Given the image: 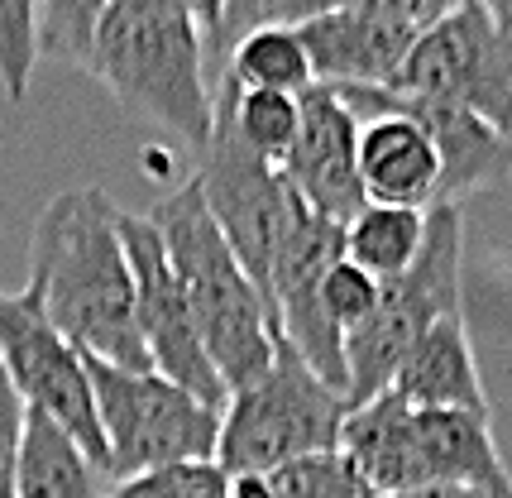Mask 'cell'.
I'll list each match as a JSON object with an SVG mask.
<instances>
[{
    "instance_id": "5b68a950",
    "label": "cell",
    "mask_w": 512,
    "mask_h": 498,
    "mask_svg": "<svg viewBox=\"0 0 512 498\" xmlns=\"http://www.w3.org/2000/svg\"><path fill=\"white\" fill-rule=\"evenodd\" d=\"M101 446L111 479H134L168 465L216 460L221 441V408L192 398L187 388L163 379L154 369H115L87 360Z\"/></svg>"
},
{
    "instance_id": "5bb4252c",
    "label": "cell",
    "mask_w": 512,
    "mask_h": 498,
    "mask_svg": "<svg viewBox=\"0 0 512 498\" xmlns=\"http://www.w3.org/2000/svg\"><path fill=\"white\" fill-rule=\"evenodd\" d=\"M355 91L379 101V106L412 115L426 130V139L436 144L441 182H436V202L431 206H460L474 192L512 178V144L503 135H493L479 115L460 111V106H441V101H422V96H402V91L388 87H355Z\"/></svg>"
},
{
    "instance_id": "9a60e30c",
    "label": "cell",
    "mask_w": 512,
    "mask_h": 498,
    "mask_svg": "<svg viewBox=\"0 0 512 498\" xmlns=\"http://www.w3.org/2000/svg\"><path fill=\"white\" fill-rule=\"evenodd\" d=\"M335 451L350 460L364 494L393 498L426 489L422 460H417V436H412V408L393 388H383L379 398L345 412Z\"/></svg>"
},
{
    "instance_id": "484cf974",
    "label": "cell",
    "mask_w": 512,
    "mask_h": 498,
    "mask_svg": "<svg viewBox=\"0 0 512 498\" xmlns=\"http://www.w3.org/2000/svg\"><path fill=\"white\" fill-rule=\"evenodd\" d=\"M316 297H321V312L331 317L335 331H340V336H350V331L364 326L369 312L379 307V283H374L364 269H355L350 259H335L331 269L321 273Z\"/></svg>"
},
{
    "instance_id": "4dcf8cb0",
    "label": "cell",
    "mask_w": 512,
    "mask_h": 498,
    "mask_svg": "<svg viewBox=\"0 0 512 498\" xmlns=\"http://www.w3.org/2000/svg\"><path fill=\"white\" fill-rule=\"evenodd\" d=\"M398 498H484V494L455 489V484H426V489H417V494H398Z\"/></svg>"
},
{
    "instance_id": "603a6c76",
    "label": "cell",
    "mask_w": 512,
    "mask_h": 498,
    "mask_svg": "<svg viewBox=\"0 0 512 498\" xmlns=\"http://www.w3.org/2000/svg\"><path fill=\"white\" fill-rule=\"evenodd\" d=\"M259 479H264L268 498H369L340 451L302 455V460H288Z\"/></svg>"
},
{
    "instance_id": "30bf717a",
    "label": "cell",
    "mask_w": 512,
    "mask_h": 498,
    "mask_svg": "<svg viewBox=\"0 0 512 498\" xmlns=\"http://www.w3.org/2000/svg\"><path fill=\"white\" fill-rule=\"evenodd\" d=\"M120 240H125V259H130L134 278V317H139V336H144V355L154 364V374L173 379L211 408H225L230 393L211 369L197 317L187 307V293H182L178 273L168 264V249L158 240L154 221L120 211Z\"/></svg>"
},
{
    "instance_id": "44dd1931",
    "label": "cell",
    "mask_w": 512,
    "mask_h": 498,
    "mask_svg": "<svg viewBox=\"0 0 512 498\" xmlns=\"http://www.w3.org/2000/svg\"><path fill=\"white\" fill-rule=\"evenodd\" d=\"M211 106L230 120L235 139L245 144L254 159L283 168L292 139H297V120H302L297 96H283V91H235L221 82L211 91Z\"/></svg>"
},
{
    "instance_id": "f1b7e54d",
    "label": "cell",
    "mask_w": 512,
    "mask_h": 498,
    "mask_svg": "<svg viewBox=\"0 0 512 498\" xmlns=\"http://www.w3.org/2000/svg\"><path fill=\"white\" fill-rule=\"evenodd\" d=\"M182 10H187V20L197 24L206 53H216V48H221L225 15H230V0H182Z\"/></svg>"
},
{
    "instance_id": "4316f807",
    "label": "cell",
    "mask_w": 512,
    "mask_h": 498,
    "mask_svg": "<svg viewBox=\"0 0 512 498\" xmlns=\"http://www.w3.org/2000/svg\"><path fill=\"white\" fill-rule=\"evenodd\" d=\"M340 5L374 10V15L402 24V29H412V34L422 39L426 29H436L446 15H455L465 0H297V5H288V10L278 15V24H297V20H307V15H321V10H340Z\"/></svg>"
},
{
    "instance_id": "ffe728a7",
    "label": "cell",
    "mask_w": 512,
    "mask_h": 498,
    "mask_svg": "<svg viewBox=\"0 0 512 498\" xmlns=\"http://www.w3.org/2000/svg\"><path fill=\"white\" fill-rule=\"evenodd\" d=\"M426 235V211L417 206H379L369 202L345 221V259L364 269L374 283H393L412 269Z\"/></svg>"
},
{
    "instance_id": "7402d4cb",
    "label": "cell",
    "mask_w": 512,
    "mask_h": 498,
    "mask_svg": "<svg viewBox=\"0 0 512 498\" xmlns=\"http://www.w3.org/2000/svg\"><path fill=\"white\" fill-rule=\"evenodd\" d=\"M39 72V0H0V91L20 106Z\"/></svg>"
},
{
    "instance_id": "4fadbf2b",
    "label": "cell",
    "mask_w": 512,
    "mask_h": 498,
    "mask_svg": "<svg viewBox=\"0 0 512 498\" xmlns=\"http://www.w3.org/2000/svg\"><path fill=\"white\" fill-rule=\"evenodd\" d=\"M302 48L312 77L321 87H393L407 53L417 48V34L402 24L383 20L374 10L340 5L297 20Z\"/></svg>"
},
{
    "instance_id": "ba28073f",
    "label": "cell",
    "mask_w": 512,
    "mask_h": 498,
    "mask_svg": "<svg viewBox=\"0 0 512 498\" xmlns=\"http://www.w3.org/2000/svg\"><path fill=\"white\" fill-rule=\"evenodd\" d=\"M388 91L460 106L512 144V39L479 0H465L455 15L426 29Z\"/></svg>"
},
{
    "instance_id": "8fae6325",
    "label": "cell",
    "mask_w": 512,
    "mask_h": 498,
    "mask_svg": "<svg viewBox=\"0 0 512 498\" xmlns=\"http://www.w3.org/2000/svg\"><path fill=\"white\" fill-rule=\"evenodd\" d=\"M297 106H302V120H297V139H292L288 159H283V178L307 202V211L345 226L350 216H359L369 206L364 202V187H359V163H355L359 120L321 82L302 91Z\"/></svg>"
},
{
    "instance_id": "1f68e13d",
    "label": "cell",
    "mask_w": 512,
    "mask_h": 498,
    "mask_svg": "<svg viewBox=\"0 0 512 498\" xmlns=\"http://www.w3.org/2000/svg\"><path fill=\"white\" fill-rule=\"evenodd\" d=\"M479 5L489 10V20L498 24V29H503V34L512 39V0H479Z\"/></svg>"
},
{
    "instance_id": "7a4b0ae2",
    "label": "cell",
    "mask_w": 512,
    "mask_h": 498,
    "mask_svg": "<svg viewBox=\"0 0 512 498\" xmlns=\"http://www.w3.org/2000/svg\"><path fill=\"white\" fill-rule=\"evenodd\" d=\"M87 72L139 120L201 149L211 139L206 44L182 0H111L96 24Z\"/></svg>"
},
{
    "instance_id": "8992f818",
    "label": "cell",
    "mask_w": 512,
    "mask_h": 498,
    "mask_svg": "<svg viewBox=\"0 0 512 498\" xmlns=\"http://www.w3.org/2000/svg\"><path fill=\"white\" fill-rule=\"evenodd\" d=\"M350 403L316 379L307 364L278 340V360L259 384L230 393L221 408L216 465L225 479L268 475L288 460L335 451Z\"/></svg>"
},
{
    "instance_id": "9c48e42d",
    "label": "cell",
    "mask_w": 512,
    "mask_h": 498,
    "mask_svg": "<svg viewBox=\"0 0 512 498\" xmlns=\"http://www.w3.org/2000/svg\"><path fill=\"white\" fill-rule=\"evenodd\" d=\"M0 369L15 384L24 408L58 422L106 470V446H101L96 398H91V379H87V355L53 331V321L44 317V307L34 302L29 288L0 293Z\"/></svg>"
},
{
    "instance_id": "d6a6232c",
    "label": "cell",
    "mask_w": 512,
    "mask_h": 498,
    "mask_svg": "<svg viewBox=\"0 0 512 498\" xmlns=\"http://www.w3.org/2000/svg\"><path fill=\"white\" fill-rule=\"evenodd\" d=\"M288 5H297V0H264V5H259V20H278Z\"/></svg>"
},
{
    "instance_id": "2e32d148",
    "label": "cell",
    "mask_w": 512,
    "mask_h": 498,
    "mask_svg": "<svg viewBox=\"0 0 512 498\" xmlns=\"http://www.w3.org/2000/svg\"><path fill=\"white\" fill-rule=\"evenodd\" d=\"M412 436L426 484H455L484 498H512V475L493 441V412L412 408Z\"/></svg>"
},
{
    "instance_id": "e0dca14e",
    "label": "cell",
    "mask_w": 512,
    "mask_h": 498,
    "mask_svg": "<svg viewBox=\"0 0 512 498\" xmlns=\"http://www.w3.org/2000/svg\"><path fill=\"white\" fill-rule=\"evenodd\" d=\"M393 393L407 408L426 412H493L479 364H474L465 312L426 326L422 340L407 350V360L393 374Z\"/></svg>"
},
{
    "instance_id": "83f0119b",
    "label": "cell",
    "mask_w": 512,
    "mask_h": 498,
    "mask_svg": "<svg viewBox=\"0 0 512 498\" xmlns=\"http://www.w3.org/2000/svg\"><path fill=\"white\" fill-rule=\"evenodd\" d=\"M24 422H29V408L0 369V498H15V460H20Z\"/></svg>"
},
{
    "instance_id": "cb8c5ba5",
    "label": "cell",
    "mask_w": 512,
    "mask_h": 498,
    "mask_svg": "<svg viewBox=\"0 0 512 498\" xmlns=\"http://www.w3.org/2000/svg\"><path fill=\"white\" fill-rule=\"evenodd\" d=\"M111 0H39V58L87 68L96 24Z\"/></svg>"
},
{
    "instance_id": "836d02e7",
    "label": "cell",
    "mask_w": 512,
    "mask_h": 498,
    "mask_svg": "<svg viewBox=\"0 0 512 498\" xmlns=\"http://www.w3.org/2000/svg\"><path fill=\"white\" fill-rule=\"evenodd\" d=\"M369 498H379V494H369ZM393 498H398V494H393Z\"/></svg>"
},
{
    "instance_id": "3957f363",
    "label": "cell",
    "mask_w": 512,
    "mask_h": 498,
    "mask_svg": "<svg viewBox=\"0 0 512 498\" xmlns=\"http://www.w3.org/2000/svg\"><path fill=\"white\" fill-rule=\"evenodd\" d=\"M149 221L168 249V264L187 293L201 345L225 393L259 384L278 360V326H273L264 293L249 283V273L240 269V259L230 254L225 235L216 230L197 182H182L178 192H168L149 211Z\"/></svg>"
},
{
    "instance_id": "277c9868",
    "label": "cell",
    "mask_w": 512,
    "mask_h": 498,
    "mask_svg": "<svg viewBox=\"0 0 512 498\" xmlns=\"http://www.w3.org/2000/svg\"><path fill=\"white\" fill-rule=\"evenodd\" d=\"M465 312V221L460 206H426V235L412 269L379 283V307L345 336V403L359 408L393 388L398 364L431 321Z\"/></svg>"
},
{
    "instance_id": "52a82bcc",
    "label": "cell",
    "mask_w": 512,
    "mask_h": 498,
    "mask_svg": "<svg viewBox=\"0 0 512 498\" xmlns=\"http://www.w3.org/2000/svg\"><path fill=\"white\" fill-rule=\"evenodd\" d=\"M192 182H197L216 230L225 235L230 254L240 259L249 283L264 293L268 264L283 245V235L292 230V221L307 211V202L288 187L283 168L249 154L216 106H211V139L197 149Z\"/></svg>"
},
{
    "instance_id": "d4e9b609",
    "label": "cell",
    "mask_w": 512,
    "mask_h": 498,
    "mask_svg": "<svg viewBox=\"0 0 512 498\" xmlns=\"http://www.w3.org/2000/svg\"><path fill=\"white\" fill-rule=\"evenodd\" d=\"M230 479L216 460H192V465H168V470H149V475L120 479L111 498H225Z\"/></svg>"
},
{
    "instance_id": "7c38bea8",
    "label": "cell",
    "mask_w": 512,
    "mask_h": 498,
    "mask_svg": "<svg viewBox=\"0 0 512 498\" xmlns=\"http://www.w3.org/2000/svg\"><path fill=\"white\" fill-rule=\"evenodd\" d=\"M331 91L359 120L355 163H359L364 202L426 211L436 202V182H441V159H436V144L426 139V130L412 115L359 96L355 87H331Z\"/></svg>"
},
{
    "instance_id": "d6986e66",
    "label": "cell",
    "mask_w": 512,
    "mask_h": 498,
    "mask_svg": "<svg viewBox=\"0 0 512 498\" xmlns=\"http://www.w3.org/2000/svg\"><path fill=\"white\" fill-rule=\"evenodd\" d=\"M221 63H225L221 82L235 91H283V96H302L307 87H316L297 24H278V20L249 24L245 34L225 48Z\"/></svg>"
},
{
    "instance_id": "f546056e",
    "label": "cell",
    "mask_w": 512,
    "mask_h": 498,
    "mask_svg": "<svg viewBox=\"0 0 512 498\" xmlns=\"http://www.w3.org/2000/svg\"><path fill=\"white\" fill-rule=\"evenodd\" d=\"M259 5H264V0H230V15H225V29H221V48H216V58H225V48L235 44V39L245 34L249 24H259Z\"/></svg>"
},
{
    "instance_id": "6da1fadb",
    "label": "cell",
    "mask_w": 512,
    "mask_h": 498,
    "mask_svg": "<svg viewBox=\"0 0 512 498\" xmlns=\"http://www.w3.org/2000/svg\"><path fill=\"white\" fill-rule=\"evenodd\" d=\"M53 331L87 360L154 369L134 317V278L120 240V206L101 187H67L39 211L29 283Z\"/></svg>"
},
{
    "instance_id": "ac0fdd59",
    "label": "cell",
    "mask_w": 512,
    "mask_h": 498,
    "mask_svg": "<svg viewBox=\"0 0 512 498\" xmlns=\"http://www.w3.org/2000/svg\"><path fill=\"white\" fill-rule=\"evenodd\" d=\"M115 479L58 422L29 412L15 460V498H111Z\"/></svg>"
}]
</instances>
